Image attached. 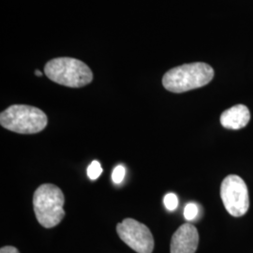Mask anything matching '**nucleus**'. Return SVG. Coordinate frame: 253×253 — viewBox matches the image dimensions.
<instances>
[{"mask_svg": "<svg viewBox=\"0 0 253 253\" xmlns=\"http://www.w3.org/2000/svg\"><path fill=\"white\" fill-rule=\"evenodd\" d=\"M63 192L53 184L40 186L33 195V208L39 223L44 228H53L65 217Z\"/></svg>", "mask_w": 253, "mask_h": 253, "instance_id": "f03ea898", "label": "nucleus"}, {"mask_svg": "<svg viewBox=\"0 0 253 253\" xmlns=\"http://www.w3.org/2000/svg\"><path fill=\"white\" fill-rule=\"evenodd\" d=\"M199 245V234L196 227L190 223L181 225L173 234L171 253H195Z\"/></svg>", "mask_w": 253, "mask_h": 253, "instance_id": "0eeeda50", "label": "nucleus"}, {"mask_svg": "<svg viewBox=\"0 0 253 253\" xmlns=\"http://www.w3.org/2000/svg\"><path fill=\"white\" fill-rule=\"evenodd\" d=\"M125 175H126V169H125V167L123 165H118L113 171L112 179L114 181V183L120 184L123 181V179L125 178Z\"/></svg>", "mask_w": 253, "mask_h": 253, "instance_id": "f8f14e48", "label": "nucleus"}, {"mask_svg": "<svg viewBox=\"0 0 253 253\" xmlns=\"http://www.w3.org/2000/svg\"><path fill=\"white\" fill-rule=\"evenodd\" d=\"M0 253H20L18 252V250L14 247H11V246H7V247H3L1 250H0Z\"/></svg>", "mask_w": 253, "mask_h": 253, "instance_id": "ddd939ff", "label": "nucleus"}, {"mask_svg": "<svg viewBox=\"0 0 253 253\" xmlns=\"http://www.w3.org/2000/svg\"><path fill=\"white\" fill-rule=\"evenodd\" d=\"M163 203L169 211H173L178 207V198L174 193H168L165 195Z\"/></svg>", "mask_w": 253, "mask_h": 253, "instance_id": "9b49d317", "label": "nucleus"}, {"mask_svg": "<svg viewBox=\"0 0 253 253\" xmlns=\"http://www.w3.org/2000/svg\"><path fill=\"white\" fill-rule=\"evenodd\" d=\"M35 73H36L37 76H39V77L42 75V72H40V71H38V70H37L36 72H35Z\"/></svg>", "mask_w": 253, "mask_h": 253, "instance_id": "4468645a", "label": "nucleus"}, {"mask_svg": "<svg viewBox=\"0 0 253 253\" xmlns=\"http://www.w3.org/2000/svg\"><path fill=\"white\" fill-rule=\"evenodd\" d=\"M102 172V168L99 162L94 161L91 163L90 165L87 168V176L91 180H96L100 176Z\"/></svg>", "mask_w": 253, "mask_h": 253, "instance_id": "1a4fd4ad", "label": "nucleus"}, {"mask_svg": "<svg viewBox=\"0 0 253 253\" xmlns=\"http://www.w3.org/2000/svg\"><path fill=\"white\" fill-rule=\"evenodd\" d=\"M46 76L52 81L69 87H83L93 80L89 67L72 57H58L50 60L44 67Z\"/></svg>", "mask_w": 253, "mask_h": 253, "instance_id": "7ed1b4c3", "label": "nucleus"}, {"mask_svg": "<svg viewBox=\"0 0 253 253\" xmlns=\"http://www.w3.org/2000/svg\"><path fill=\"white\" fill-rule=\"evenodd\" d=\"M251 119V113L247 106L237 104L226 111L220 116V124L229 129H240L247 126Z\"/></svg>", "mask_w": 253, "mask_h": 253, "instance_id": "6e6552de", "label": "nucleus"}, {"mask_svg": "<svg viewBox=\"0 0 253 253\" xmlns=\"http://www.w3.org/2000/svg\"><path fill=\"white\" fill-rule=\"evenodd\" d=\"M214 77V70L203 62L185 64L164 74L163 86L172 93H183L207 85Z\"/></svg>", "mask_w": 253, "mask_h": 253, "instance_id": "f257e3e1", "label": "nucleus"}, {"mask_svg": "<svg viewBox=\"0 0 253 253\" xmlns=\"http://www.w3.org/2000/svg\"><path fill=\"white\" fill-rule=\"evenodd\" d=\"M198 214H199V207L196 204L190 203L185 207L184 217L187 220L195 219L198 216Z\"/></svg>", "mask_w": 253, "mask_h": 253, "instance_id": "9d476101", "label": "nucleus"}, {"mask_svg": "<svg viewBox=\"0 0 253 253\" xmlns=\"http://www.w3.org/2000/svg\"><path fill=\"white\" fill-rule=\"evenodd\" d=\"M47 123L44 112L29 105H11L0 115L1 126L21 134L38 133L45 128Z\"/></svg>", "mask_w": 253, "mask_h": 253, "instance_id": "20e7f679", "label": "nucleus"}, {"mask_svg": "<svg viewBox=\"0 0 253 253\" xmlns=\"http://www.w3.org/2000/svg\"><path fill=\"white\" fill-rule=\"evenodd\" d=\"M121 240L138 253H152L154 238L148 227L133 218H125L117 225Z\"/></svg>", "mask_w": 253, "mask_h": 253, "instance_id": "423d86ee", "label": "nucleus"}, {"mask_svg": "<svg viewBox=\"0 0 253 253\" xmlns=\"http://www.w3.org/2000/svg\"><path fill=\"white\" fill-rule=\"evenodd\" d=\"M220 197L227 212L233 217H242L250 208L249 191L245 181L236 174L224 178L220 187Z\"/></svg>", "mask_w": 253, "mask_h": 253, "instance_id": "39448f33", "label": "nucleus"}]
</instances>
